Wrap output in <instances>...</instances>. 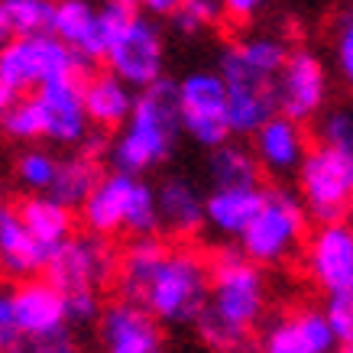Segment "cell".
Here are the masks:
<instances>
[{"mask_svg": "<svg viewBox=\"0 0 353 353\" xmlns=\"http://www.w3.org/2000/svg\"><path fill=\"white\" fill-rule=\"evenodd\" d=\"M208 269V301L194 321L198 341L211 353H253L269 311L266 272L243 259L234 243L217 246Z\"/></svg>", "mask_w": 353, "mask_h": 353, "instance_id": "obj_1", "label": "cell"}, {"mask_svg": "<svg viewBox=\"0 0 353 353\" xmlns=\"http://www.w3.org/2000/svg\"><path fill=\"white\" fill-rule=\"evenodd\" d=\"M179 139H182V123L175 104V81L162 78L137 91L127 123L108 139L104 156L110 162V172L143 179L175 156Z\"/></svg>", "mask_w": 353, "mask_h": 353, "instance_id": "obj_2", "label": "cell"}, {"mask_svg": "<svg viewBox=\"0 0 353 353\" xmlns=\"http://www.w3.org/2000/svg\"><path fill=\"white\" fill-rule=\"evenodd\" d=\"M101 36L108 72L127 88L143 91L165 78V32L159 20L127 7L123 0H101Z\"/></svg>", "mask_w": 353, "mask_h": 353, "instance_id": "obj_3", "label": "cell"}, {"mask_svg": "<svg viewBox=\"0 0 353 353\" xmlns=\"http://www.w3.org/2000/svg\"><path fill=\"white\" fill-rule=\"evenodd\" d=\"M211 269L208 256L194 246H172L162 253L156 269L150 272L146 285L133 305L150 314L152 321L165 327H194L208 301Z\"/></svg>", "mask_w": 353, "mask_h": 353, "instance_id": "obj_4", "label": "cell"}, {"mask_svg": "<svg viewBox=\"0 0 353 353\" xmlns=\"http://www.w3.org/2000/svg\"><path fill=\"white\" fill-rule=\"evenodd\" d=\"M85 234L110 240L114 234L159 236V214H156V192L152 182L110 172L94 185V192L81 204Z\"/></svg>", "mask_w": 353, "mask_h": 353, "instance_id": "obj_5", "label": "cell"}, {"mask_svg": "<svg viewBox=\"0 0 353 353\" xmlns=\"http://www.w3.org/2000/svg\"><path fill=\"white\" fill-rule=\"evenodd\" d=\"M308 224L311 221L295 188L272 185V188H263V204L250 227L240 234L236 250L259 269L285 266L301 253V246L308 240Z\"/></svg>", "mask_w": 353, "mask_h": 353, "instance_id": "obj_6", "label": "cell"}, {"mask_svg": "<svg viewBox=\"0 0 353 353\" xmlns=\"http://www.w3.org/2000/svg\"><path fill=\"white\" fill-rule=\"evenodd\" d=\"M299 179V201L308 221L343 224L353 204V152L308 146V156L295 172Z\"/></svg>", "mask_w": 353, "mask_h": 353, "instance_id": "obj_7", "label": "cell"}, {"mask_svg": "<svg viewBox=\"0 0 353 353\" xmlns=\"http://www.w3.org/2000/svg\"><path fill=\"white\" fill-rule=\"evenodd\" d=\"M85 68L88 65L78 62L49 32L46 36H23V39H10L0 52V88L13 101V97L32 94L36 88L49 85L55 78H85Z\"/></svg>", "mask_w": 353, "mask_h": 353, "instance_id": "obj_8", "label": "cell"}, {"mask_svg": "<svg viewBox=\"0 0 353 353\" xmlns=\"http://www.w3.org/2000/svg\"><path fill=\"white\" fill-rule=\"evenodd\" d=\"M276 114L289 117L292 123H314L327 104H331V68L321 55L308 46H292L289 59L282 65L272 85Z\"/></svg>", "mask_w": 353, "mask_h": 353, "instance_id": "obj_9", "label": "cell"}, {"mask_svg": "<svg viewBox=\"0 0 353 353\" xmlns=\"http://www.w3.org/2000/svg\"><path fill=\"white\" fill-rule=\"evenodd\" d=\"M175 104L182 133L201 150H217L230 139L227 130V94L214 68H192L175 81Z\"/></svg>", "mask_w": 353, "mask_h": 353, "instance_id": "obj_10", "label": "cell"}, {"mask_svg": "<svg viewBox=\"0 0 353 353\" xmlns=\"http://www.w3.org/2000/svg\"><path fill=\"white\" fill-rule=\"evenodd\" d=\"M46 282L59 289L62 295L68 292H101L114 282L117 272V250L110 240L94 234H72L49 263H46Z\"/></svg>", "mask_w": 353, "mask_h": 353, "instance_id": "obj_11", "label": "cell"}, {"mask_svg": "<svg viewBox=\"0 0 353 353\" xmlns=\"http://www.w3.org/2000/svg\"><path fill=\"white\" fill-rule=\"evenodd\" d=\"M217 78L227 94V130L234 137H253L269 117H276V97H272V81L246 72L230 55L221 49L214 65Z\"/></svg>", "mask_w": 353, "mask_h": 353, "instance_id": "obj_12", "label": "cell"}, {"mask_svg": "<svg viewBox=\"0 0 353 353\" xmlns=\"http://www.w3.org/2000/svg\"><path fill=\"white\" fill-rule=\"evenodd\" d=\"M308 279L327 299H353V230L350 224H321L305 240Z\"/></svg>", "mask_w": 353, "mask_h": 353, "instance_id": "obj_13", "label": "cell"}, {"mask_svg": "<svg viewBox=\"0 0 353 353\" xmlns=\"http://www.w3.org/2000/svg\"><path fill=\"white\" fill-rule=\"evenodd\" d=\"M32 101L39 108V120H43V139H49L52 146L75 152L85 137L91 133L85 104H81V75L55 78L49 85L36 88Z\"/></svg>", "mask_w": 353, "mask_h": 353, "instance_id": "obj_14", "label": "cell"}, {"mask_svg": "<svg viewBox=\"0 0 353 353\" xmlns=\"http://www.w3.org/2000/svg\"><path fill=\"white\" fill-rule=\"evenodd\" d=\"M97 347L101 353H159L162 327L133 301L114 299L97 318Z\"/></svg>", "mask_w": 353, "mask_h": 353, "instance_id": "obj_15", "label": "cell"}, {"mask_svg": "<svg viewBox=\"0 0 353 353\" xmlns=\"http://www.w3.org/2000/svg\"><path fill=\"white\" fill-rule=\"evenodd\" d=\"M337 350L341 347L334 341L321 308H311V305H301V308L276 318L263 331L256 347H253V353H337Z\"/></svg>", "mask_w": 353, "mask_h": 353, "instance_id": "obj_16", "label": "cell"}, {"mask_svg": "<svg viewBox=\"0 0 353 353\" xmlns=\"http://www.w3.org/2000/svg\"><path fill=\"white\" fill-rule=\"evenodd\" d=\"M253 159L259 165V175L266 172L269 179L276 182H285V179H295V172L301 169V162L308 156V137H305V127L292 123L289 117H269L263 127L253 133Z\"/></svg>", "mask_w": 353, "mask_h": 353, "instance_id": "obj_17", "label": "cell"}, {"mask_svg": "<svg viewBox=\"0 0 353 353\" xmlns=\"http://www.w3.org/2000/svg\"><path fill=\"white\" fill-rule=\"evenodd\" d=\"M156 192V214H159V230L192 240L194 234L204 230V192L185 172H165L159 185H152Z\"/></svg>", "mask_w": 353, "mask_h": 353, "instance_id": "obj_18", "label": "cell"}, {"mask_svg": "<svg viewBox=\"0 0 353 353\" xmlns=\"http://www.w3.org/2000/svg\"><path fill=\"white\" fill-rule=\"evenodd\" d=\"M49 36L59 39L81 65L101 59V52H104V36H101L97 3L94 0H55Z\"/></svg>", "mask_w": 353, "mask_h": 353, "instance_id": "obj_19", "label": "cell"}, {"mask_svg": "<svg viewBox=\"0 0 353 353\" xmlns=\"http://www.w3.org/2000/svg\"><path fill=\"white\" fill-rule=\"evenodd\" d=\"M13 318L20 327V337H49V334L68 331L65 327L62 292L52 289L46 279H26L10 289Z\"/></svg>", "mask_w": 353, "mask_h": 353, "instance_id": "obj_20", "label": "cell"}, {"mask_svg": "<svg viewBox=\"0 0 353 353\" xmlns=\"http://www.w3.org/2000/svg\"><path fill=\"white\" fill-rule=\"evenodd\" d=\"M133 101H137V91L127 88L110 72H94V75L81 78V104H85L91 130H101V133L114 130L117 133L127 123Z\"/></svg>", "mask_w": 353, "mask_h": 353, "instance_id": "obj_21", "label": "cell"}, {"mask_svg": "<svg viewBox=\"0 0 353 353\" xmlns=\"http://www.w3.org/2000/svg\"><path fill=\"white\" fill-rule=\"evenodd\" d=\"M263 204V185L256 188H211L204 192V227L214 236L236 243Z\"/></svg>", "mask_w": 353, "mask_h": 353, "instance_id": "obj_22", "label": "cell"}, {"mask_svg": "<svg viewBox=\"0 0 353 353\" xmlns=\"http://www.w3.org/2000/svg\"><path fill=\"white\" fill-rule=\"evenodd\" d=\"M46 263H49V256L39 250L30 230L23 227L17 208L0 204V276L26 282V279L39 276Z\"/></svg>", "mask_w": 353, "mask_h": 353, "instance_id": "obj_23", "label": "cell"}, {"mask_svg": "<svg viewBox=\"0 0 353 353\" xmlns=\"http://www.w3.org/2000/svg\"><path fill=\"white\" fill-rule=\"evenodd\" d=\"M17 214L46 256H52L55 250L75 234V214L59 201H52L49 194H26L17 204Z\"/></svg>", "mask_w": 353, "mask_h": 353, "instance_id": "obj_24", "label": "cell"}, {"mask_svg": "<svg viewBox=\"0 0 353 353\" xmlns=\"http://www.w3.org/2000/svg\"><path fill=\"white\" fill-rule=\"evenodd\" d=\"M224 49L234 55L236 62L243 65L246 72H253V75L266 78V81L276 85V75L282 72V65H285V59H289L292 43L282 36V32L253 30V32L236 36L234 43H227Z\"/></svg>", "mask_w": 353, "mask_h": 353, "instance_id": "obj_25", "label": "cell"}, {"mask_svg": "<svg viewBox=\"0 0 353 353\" xmlns=\"http://www.w3.org/2000/svg\"><path fill=\"white\" fill-rule=\"evenodd\" d=\"M204 175H208L211 188H256L263 179L250 146L236 143V139H227L217 150L208 152Z\"/></svg>", "mask_w": 353, "mask_h": 353, "instance_id": "obj_26", "label": "cell"}, {"mask_svg": "<svg viewBox=\"0 0 353 353\" xmlns=\"http://www.w3.org/2000/svg\"><path fill=\"white\" fill-rule=\"evenodd\" d=\"M104 179L101 162L85 156V152H68L59 156V172H55V182L49 188V198L59 201L62 208L75 211L85 204V198L94 192V185Z\"/></svg>", "mask_w": 353, "mask_h": 353, "instance_id": "obj_27", "label": "cell"}, {"mask_svg": "<svg viewBox=\"0 0 353 353\" xmlns=\"http://www.w3.org/2000/svg\"><path fill=\"white\" fill-rule=\"evenodd\" d=\"M55 172H59V156L46 146H23L17 156H13L10 175L13 185L23 188L26 194H49L55 182Z\"/></svg>", "mask_w": 353, "mask_h": 353, "instance_id": "obj_28", "label": "cell"}, {"mask_svg": "<svg viewBox=\"0 0 353 353\" xmlns=\"http://www.w3.org/2000/svg\"><path fill=\"white\" fill-rule=\"evenodd\" d=\"M55 0H0V17L13 39L23 36H46L52 23Z\"/></svg>", "mask_w": 353, "mask_h": 353, "instance_id": "obj_29", "label": "cell"}, {"mask_svg": "<svg viewBox=\"0 0 353 353\" xmlns=\"http://www.w3.org/2000/svg\"><path fill=\"white\" fill-rule=\"evenodd\" d=\"M172 26L179 36L185 39H198V36H208L214 32L221 23H224V13L217 7V0H179L175 10L169 13Z\"/></svg>", "mask_w": 353, "mask_h": 353, "instance_id": "obj_30", "label": "cell"}, {"mask_svg": "<svg viewBox=\"0 0 353 353\" xmlns=\"http://www.w3.org/2000/svg\"><path fill=\"white\" fill-rule=\"evenodd\" d=\"M0 133L20 146H36L43 139V120H39V108L30 94L26 97H13L3 117H0Z\"/></svg>", "mask_w": 353, "mask_h": 353, "instance_id": "obj_31", "label": "cell"}, {"mask_svg": "<svg viewBox=\"0 0 353 353\" xmlns=\"http://www.w3.org/2000/svg\"><path fill=\"white\" fill-rule=\"evenodd\" d=\"M318 130V146L327 150H341V152H353V114L343 104H327L314 120Z\"/></svg>", "mask_w": 353, "mask_h": 353, "instance_id": "obj_32", "label": "cell"}, {"mask_svg": "<svg viewBox=\"0 0 353 353\" xmlns=\"http://www.w3.org/2000/svg\"><path fill=\"white\" fill-rule=\"evenodd\" d=\"M331 49H334V72L350 85L353 81V13L341 10L334 20V36H331Z\"/></svg>", "mask_w": 353, "mask_h": 353, "instance_id": "obj_33", "label": "cell"}, {"mask_svg": "<svg viewBox=\"0 0 353 353\" xmlns=\"http://www.w3.org/2000/svg\"><path fill=\"white\" fill-rule=\"evenodd\" d=\"M65 305V327L75 331V327H91L101 318V308H104V299L97 292H68L62 295Z\"/></svg>", "mask_w": 353, "mask_h": 353, "instance_id": "obj_34", "label": "cell"}, {"mask_svg": "<svg viewBox=\"0 0 353 353\" xmlns=\"http://www.w3.org/2000/svg\"><path fill=\"white\" fill-rule=\"evenodd\" d=\"M10 353H85L75 331H59L49 337H23Z\"/></svg>", "mask_w": 353, "mask_h": 353, "instance_id": "obj_35", "label": "cell"}, {"mask_svg": "<svg viewBox=\"0 0 353 353\" xmlns=\"http://www.w3.org/2000/svg\"><path fill=\"white\" fill-rule=\"evenodd\" d=\"M321 314H324V321H327V327H331L337 347H350V341H353V299H327Z\"/></svg>", "mask_w": 353, "mask_h": 353, "instance_id": "obj_36", "label": "cell"}, {"mask_svg": "<svg viewBox=\"0 0 353 353\" xmlns=\"http://www.w3.org/2000/svg\"><path fill=\"white\" fill-rule=\"evenodd\" d=\"M20 341L23 337H20V327H17V318H13L10 289L0 285V353H10Z\"/></svg>", "mask_w": 353, "mask_h": 353, "instance_id": "obj_37", "label": "cell"}, {"mask_svg": "<svg viewBox=\"0 0 353 353\" xmlns=\"http://www.w3.org/2000/svg\"><path fill=\"white\" fill-rule=\"evenodd\" d=\"M217 7H221V13H224V20L253 23L259 13L269 7V0H217Z\"/></svg>", "mask_w": 353, "mask_h": 353, "instance_id": "obj_38", "label": "cell"}, {"mask_svg": "<svg viewBox=\"0 0 353 353\" xmlns=\"http://www.w3.org/2000/svg\"><path fill=\"white\" fill-rule=\"evenodd\" d=\"M123 3L139 13H146V17H152V20H159V17H169L175 10L179 0H123Z\"/></svg>", "mask_w": 353, "mask_h": 353, "instance_id": "obj_39", "label": "cell"}, {"mask_svg": "<svg viewBox=\"0 0 353 353\" xmlns=\"http://www.w3.org/2000/svg\"><path fill=\"white\" fill-rule=\"evenodd\" d=\"M13 36H10V30H7V23H3V17H0V52H3V46L10 43Z\"/></svg>", "mask_w": 353, "mask_h": 353, "instance_id": "obj_40", "label": "cell"}, {"mask_svg": "<svg viewBox=\"0 0 353 353\" xmlns=\"http://www.w3.org/2000/svg\"><path fill=\"white\" fill-rule=\"evenodd\" d=\"M7 104H10V94L0 88V117H3V110H7Z\"/></svg>", "mask_w": 353, "mask_h": 353, "instance_id": "obj_41", "label": "cell"}, {"mask_svg": "<svg viewBox=\"0 0 353 353\" xmlns=\"http://www.w3.org/2000/svg\"><path fill=\"white\" fill-rule=\"evenodd\" d=\"M3 194H7V185H3V175H0V204H7L3 201Z\"/></svg>", "mask_w": 353, "mask_h": 353, "instance_id": "obj_42", "label": "cell"}, {"mask_svg": "<svg viewBox=\"0 0 353 353\" xmlns=\"http://www.w3.org/2000/svg\"><path fill=\"white\" fill-rule=\"evenodd\" d=\"M337 353H350V347H341V350H337Z\"/></svg>", "mask_w": 353, "mask_h": 353, "instance_id": "obj_43", "label": "cell"}, {"mask_svg": "<svg viewBox=\"0 0 353 353\" xmlns=\"http://www.w3.org/2000/svg\"><path fill=\"white\" fill-rule=\"evenodd\" d=\"M159 353H165V350H159Z\"/></svg>", "mask_w": 353, "mask_h": 353, "instance_id": "obj_44", "label": "cell"}]
</instances>
